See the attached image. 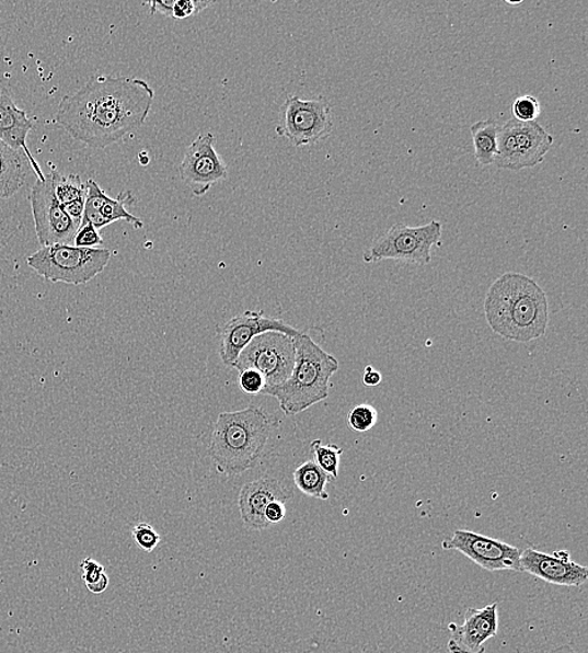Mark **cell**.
<instances>
[{"mask_svg": "<svg viewBox=\"0 0 588 653\" xmlns=\"http://www.w3.org/2000/svg\"><path fill=\"white\" fill-rule=\"evenodd\" d=\"M30 202L34 226L42 247L56 244H66L73 242L78 227L76 222L68 217L55 194L54 180L50 175L33 185Z\"/></svg>", "mask_w": 588, "mask_h": 653, "instance_id": "cell-10", "label": "cell"}, {"mask_svg": "<svg viewBox=\"0 0 588 653\" xmlns=\"http://www.w3.org/2000/svg\"><path fill=\"white\" fill-rule=\"evenodd\" d=\"M132 538L135 543L145 552H152L158 548L161 537L158 531L147 523H138L132 529Z\"/></svg>", "mask_w": 588, "mask_h": 653, "instance_id": "cell-28", "label": "cell"}, {"mask_svg": "<svg viewBox=\"0 0 588 653\" xmlns=\"http://www.w3.org/2000/svg\"><path fill=\"white\" fill-rule=\"evenodd\" d=\"M291 497L290 490L278 479L265 477L250 481L242 486L239 495V509L242 523L251 530H264L269 524L264 518L267 504L274 501L287 502Z\"/></svg>", "mask_w": 588, "mask_h": 653, "instance_id": "cell-17", "label": "cell"}, {"mask_svg": "<svg viewBox=\"0 0 588 653\" xmlns=\"http://www.w3.org/2000/svg\"><path fill=\"white\" fill-rule=\"evenodd\" d=\"M31 171L27 154L0 140V199H10L19 193L27 184Z\"/></svg>", "mask_w": 588, "mask_h": 653, "instance_id": "cell-19", "label": "cell"}, {"mask_svg": "<svg viewBox=\"0 0 588 653\" xmlns=\"http://www.w3.org/2000/svg\"><path fill=\"white\" fill-rule=\"evenodd\" d=\"M446 551H457L488 572H520L521 549L471 530H456L442 543Z\"/></svg>", "mask_w": 588, "mask_h": 653, "instance_id": "cell-11", "label": "cell"}, {"mask_svg": "<svg viewBox=\"0 0 588 653\" xmlns=\"http://www.w3.org/2000/svg\"><path fill=\"white\" fill-rule=\"evenodd\" d=\"M512 113L516 119L521 123H533L541 115V103L531 94H523L517 98L512 105Z\"/></svg>", "mask_w": 588, "mask_h": 653, "instance_id": "cell-27", "label": "cell"}, {"mask_svg": "<svg viewBox=\"0 0 588 653\" xmlns=\"http://www.w3.org/2000/svg\"><path fill=\"white\" fill-rule=\"evenodd\" d=\"M73 242L78 248H96L103 243V239L100 231L88 222L78 229Z\"/></svg>", "mask_w": 588, "mask_h": 653, "instance_id": "cell-30", "label": "cell"}, {"mask_svg": "<svg viewBox=\"0 0 588 653\" xmlns=\"http://www.w3.org/2000/svg\"><path fill=\"white\" fill-rule=\"evenodd\" d=\"M239 386L247 394H258L265 389L264 376L254 368L242 369L239 375Z\"/></svg>", "mask_w": 588, "mask_h": 653, "instance_id": "cell-29", "label": "cell"}, {"mask_svg": "<svg viewBox=\"0 0 588 653\" xmlns=\"http://www.w3.org/2000/svg\"><path fill=\"white\" fill-rule=\"evenodd\" d=\"M111 256L108 249L56 244L43 247L27 262L43 279L81 286L105 271Z\"/></svg>", "mask_w": 588, "mask_h": 653, "instance_id": "cell-5", "label": "cell"}, {"mask_svg": "<svg viewBox=\"0 0 588 653\" xmlns=\"http://www.w3.org/2000/svg\"><path fill=\"white\" fill-rule=\"evenodd\" d=\"M275 420L257 406L221 412L216 420L209 457L222 476L239 477L254 469L269 443Z\"/></svg>", "mask_w": 588, "mask_h": 653, "instance_id": "cell-3", "label": "cell"}, {"mask_svg": "<svg viewBox=\"0 0 588 653\" xmlns=\"http://www.w3.org/2000/svg\"><path fill=\"white\" fill-rule=\"evenodd\" d=\"M296 339L269 331L251 341L232 367L239 373L246 368L256 369L265 378V388H273L288 380L296 365Z\"/></svg>", "mask_w": 588, "mask_h": 653, "instance_id": "cell-9", "label": "cell"}, {"mask_svg": "<svg viewBox=\"0 0 588 653\" xmlns=\"http://www.w3.org/2000/svg\"><path fill=\"white\" fill-rule=\"evenodd\" d=\"M377 421L378 412L368 403H361V405L354 408L348 416L350 428L357 433H368L369 429L376 426Z\"/></svg>", "mask_w": 588, "mask_h": 653, "instance_id": "cell-26", "label": "cell"}, {"mask_svg": "<svg viewBox=\"0 0 588 653\" xmlns=\"http://www.w3.org/2000/svg\"><path fill=\"white\" fill-rule=\"evenodd\" d=\"M550 653H577L573 648L568 646V644H564V646H560L555 650H552Z\"/></svg>", "mask_w": 588, "mask_h": 653, "instance_id": "cell-34", "label": "cell"}, {"mask_svg": "<svg viewBox=\"0 0 588 653\" xmlns=\"http://www.w3.org/2000/svg\"><path fill=\"white\" fill-rule=\"evenodd\" d=\"M136 202L131 192L119 193L116 199H112L100 185L90 179L85 183L84 213L82 225H92L97 230L108 227L112 222L126 221L129 226L140 230L143 221L127 210V206Z\"/></svg>", "mask_w": 588, "mask_h": 653, "instance_id": "cell-16", "label": "cell"}, {"mask_svg": "<svg viewBox=\"0 0 588 653\" xmlns=\"http://www.w3.org/2000/svg\"><path fill=\"white\" fill-rule=\"evenodd\" d=\"M499 128L500 125L495 119H484L471 127L474 158L482 168L495 163Z\"/></svg>", "mask_w": 588, "mask_h": 653, "instance_id": "cell-20", "label": "cell"}, {"mask_svg": "<svg viewBox=\"0 0 588 653\" xmlns=\"http://www.w3.org/2000/svg\"><path fill=\"white\" fill-rule=\"evenodd\" d=\"M49 175L54 180L55 194L60 204L65 205L84 199L85 184L82 182L81 176H65L55 168H51Z\"/></svg>", "mask_w": 588, "mask_h": 653, "instance_id": "cell-23", "label": "cell"}, {"mask_svg": "<svg viewBox=\"0 0 588 653\" xmlns=\"http://www.w3.org/2000/svg\"><path fill=\"white\" fill-rule=\"evenodd\" d=\"M382 380V374L377 371V369L371 366L366 368L365 376H362V382H365L366 386H369V388H376V386L380 385Z\"/></svg>", "mask_w": 588, "mask_h": 653, "instance_id": "cell-33", "label": "cell"}, {"mask_svg": "<svg viewBox=\"0 0 588 653\" xmlns=\"http://www.w3.org/2000/svg\"><path fill=\"white\" fill-rule=\"evenodd\" d=\"M153 100L145 80L97 76L59 102L56 123L74 140L102 150L140 128Z\"/></svg>", "mask_w": 588, "mask_h": 653, "instance_id": "cell-1", "label": "cell"}, {"mask_svg": "<svg viewBox=\"0 0 588 653\" xmlns=\"http://www.w3.org/2000/svg\"><path fill=\"white\" fill-rule=\"evenodd\" d=\"M498 604L493 603L483 608H469L461 626L449 625L452 635L447 649L451 653H484V643L496 638L498 633Z\"/></svg>", "mask_w": 588, "mask_h": 653, "instance_id": "cell-15", "label": "cell"}, {"mask_svg": "<svg viewBox=\"0 0 588 653\" xmlns=\"http://www.w3.org/2000/svg\"><path fill=\"white\" fill-rule=\"evenodd\" d=\"M287 517V506L281 501H274L267 504L264 518L269 526L281 523Z\"/></svg>", "mask_w": 588, "mask_h": 653, "instance_id": "cell-31", "label": "cell"}, {"mask_svg": "<svg viewBox=\"0 0 588 653\" xmlns=\"http://www.w3.org/2000/svg\"><path fill=\"white\" fill-rule=\"evenodd\" d=\"M520 564L522 573L556 586L581 587L588 580L587 566L570 560L567 551L547 554L532 547L526 548L521 552Z\"/></svg>", "mask_w": 588, "mask_h": 653, "instance_id": "cell-14", "label": "cell"}, {"mask_svg": "<svg viewBox=\"0 0 588 653\" xmlns=\"http://www.w3.org/2000/svg\"><path fill=\"white\" fill-rule=\"evenodd\" d=\"M484 316L501 339L518 343L540 340L550 322L546 291L524 274L507 272L489 287Z\"/></svg>", "mask_w": 588, "mask_h": 653, "instance_id": "cell-2", "label": "cell"}, {"mask_svg": "<svg viewBox=\"0 0 588 653\" xmlns=\"http://www.w3.org/2000/svg\"><path fill=\"white\" fill-rule=\"evenodd\" d=\"M334 128L332 107L323 99L302 100L290 96L280 107L276 134L296 148L316 145L332 135Z\"/></svg>", "mask_w": 588, "mask_h": 653, "instance_id": "cell-8", "label": "cell"}, {"mask_svg": "<svg viewBox=\"0 0 588 653\" xmlns=\"http://www.w3.org/2000/svg\"><path fill=\"white\" fill-rule=\"evenodd\" d=\"M443 226L431 220L426 226L408 227L397 222L374 242L362 254L366 263L396 261L406 264L427 265L431 261V249L442 239Z\"/></svg>", "mask_w": 588, "mask_h": 653, "instance_id": "cell-6", "label": "cell"}, {"mask_svg": "<svg viewBox=\"0 0 588 653\" xmlns=\"http://www.w3.org/2000/svg\"><path fill=\"white\" fill-rule=\"evenodd\" d=\"M553 142V136L538 122L508 119L499 128L495 165L509 171L535 168L546 159Z\"/></svg>", "mask_w": 588, "mask_h": 653, "instance_id": "cell-7", "label": "cell"}, {"mask_svg": "<svg viewBox=\"0 0 588 653\" xmlns=\"http://www.w3.org/2000/svg\"><path fill=\"white\" fill-rule=\"evenodd\" d=\"M333 479L320 469L315 461L309 460L293 471V483L300 490L302 494L311 497H315L319 501H327L328 493L326 492V485L331 483Z\"/></svg>", "mask_w": 588, "mask_h": 653, "instance_id": "cell-21", "label": "cell"}, {"mask_svg": "<svg viewBox=\"0 0 588 653\" xmlns=\"http://www.w3.org/2000/svg\"><path fill=\"white\" fill-rule=\"evenodd\" d=\"M65 211L78 227H81L84 213V199L76 201L64 205Z\"/></svg>", "mask_w": 588, "mask_h": 653, "instance_id": "cell-32", "label": "cell"}, {"mask_svg": "<svg viewBox=\"0 0 588 653\" xmlns=\"http://www.w3.org/2000/svg\"><path fill=\"white\" fill-rule=\"evenodd\" d=\"M215 136L211 133L197 137L185 151L178 173L183 182L195 196H204L210 188L229 175L227 163L215 149Z\"/></svg>", "mask_w": 588, "mask_h": 653, "instance_id": "cell-12", "label": "cell"}, {"mask_svg": "<svg viewBox=\"0 0 588 653\" xmlns=\"http://www.w3.org/2000/svg\"><path fill=\"white\" fill-rule=\"evenodd\" d=\"M269 331L285 333L293 339L301 333L287 322L266 317L263 311H246L232 317L220 330V357L223 365L232 367L251 341Z\"/></svg>", "mask_w": 588, "mask_h": 653, "instance_id": "cell-13", "label": "cell"}, {"mask_svg": "<svg viewBox=\"0 0 588 653\" xmlns=\"http://www.w3.org/2000/svg\"><path fill=\"white\" fill-rule=\"evenodd\" d=\"M33 130L32 119L24 110L16 107L10 92L0 85V140L10 145L14 150H22L31 160V165L43 182L46 175L39 163L32 157L27 145V137Z\"/></svg>", "mask_w": 588, "mask_h": 653, "instance_id": "cell-18", "label": "cell"}, {"mask_svg": "<svg viewBox=\"0 0 588 653\" xmlns=\"http://www.w3.org/2000/svg\"><path fill=\"white\" fill-rule=\"evenodd\" d=\"M296 365L288 380L262 393L279 401L285 415L293 416L328 398L331 380L338 373L339 360L327 354L309 334L296 337Z\"/></svg>", "mask_w": 588, "mask_h": 653, "instance_id": "cell-4", "label": "cell"}, {"mask_svg": "<svg viewBox=\"0 0 588 653\" xmlns=\"http://www.w3.org/2000/svg\"><path fill=\"white\" fill-rule=\"evenodd\" d=\"M82 581L93 595H101L108 588L109 578L105 566L92 558H85L81 563Z\"/></svg>", "mask_w": 588, "mask_h": 653, "instance_id": "cell-25", "label": "cell"}, {"mask_svg": "<svg viewBox=\"0 0 588 653\" xmlns=\"http://www.w3.org/2000/svg\"><path fill=\"white\" fill-rule=\"evenodd\" d=\"M215 2H200V0H153V2H146L145 5L150 7L151 14H162L168 19L184 21L189 16L201 13L207 8L214 5Z\"/></svg>", "mask_w": 588, "mask_h": 653, "instance_id": "cell-22", "label": "cell"}, {"mask_svg": "<svg viewBox=\"0 0 588 653\" xmlns=\"http://www.w3.org/2000/svg\"><path fill=\"white\" fill-rule=\"evenodd\" d=\"M310 448L316 466L333 480L338 479L343 449L335 444H323L322 440L311 443Z\"/></svg>", "mask_w": 588, "mask_h": 653, "instance_id": "cell-24", "label": "cell"}]
</instances>
